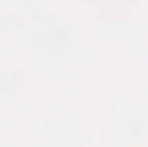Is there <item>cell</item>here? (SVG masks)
<instances>
[]
</instances>
